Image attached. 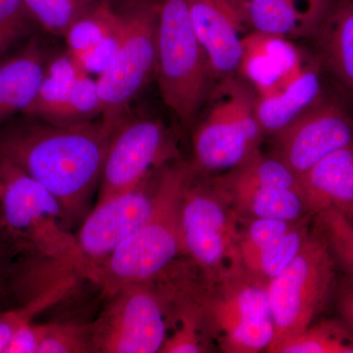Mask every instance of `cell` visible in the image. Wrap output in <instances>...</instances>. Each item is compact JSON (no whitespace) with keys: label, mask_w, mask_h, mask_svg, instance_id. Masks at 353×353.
<instances>
[{"label":"cell","mask_w":353,"mask_h":353,"mask_svg":"<svg viewBox=\"0 0 353 353\" xmlns=\"http://www.w3.org/2000/svg\"><path fill=\"white\" fill-rule=\"evenodd\" d=\"M113 131L101 119L12 125L0 132V160L17 167L52 194L72 228L88 213Z\"/></svg>","instance_id":"1"},{"label":"cell","mask_w":353,"mask_h":353,"mask_svg":"<svg viewBox=\"0 0 353 353\" xmlns=\"http://www.w3.org/2000/svg\"><path fill=\"white\" fill-rule=\"evenodd\" d=\"M196 173L194 164L183 161L160 173L150 217L97 267L94 284L104 296L126 285L158 280L183 253L181 209L183 192Z\"/></svg>","instance_id":"2"},{"label":"cell","mask_w":353,"mask_h":353,"mask_svg":"<svg viewBox=\"0 0 353 353\" xmlns=\"http://www.w3.org/2000/svg\"><path fill=\"white\" fill-rule=\"evenodd\" d=\"M0 225L21 248L73 268L94 283L95 270L72 233L59 202L43 185L0 160Z\"/></svg>","instance_id":"3"},{"label":"cell","mask_w":353,"mask_h":353,"mask_svg":"<svg viewBox=\"0 0 353 353\" xmlns=\"http://www.w3.org/2000/svg\"><path fill=\"white\" fill-rule=\"evenodd\" d=\"M157 63L162 99L181 121L189 123L201 106L211 75L190 21L187 0H157Z\"/></svg>","instance_id":"4"},{"label":"cell","mask_w":353,"mask_h":353,"mask_svg":"<svg viewBox=\"0 0 353 353\" xmlns=\"http://www.w3.org/2000/svg\"><path fill=\"white\" fill-rule=\"evenodd\" d=\"M336 262L316 230L304 241L296 259L269 283V306L274 338L268 352L307 329L321 313L334 281Z\"/></svg>","instance_id":"5"},{"label":"cell","mask_w":353,"mask_h":353,"mask_svg":"<svg viewBox=\"0 0 353 353\" xmlns=\"http://www.w3.org/2000/svg\"><path fill=\"white\" fill-rule=\"evenodd\" d=\"M157 0L139 2L120 13L115 50L95 80L101 119L112 129L157 71Z\"/></svg>","instance_id":"6"},{"label":"cell","mask_w":353,"mask_h":353,"mask_svg":"<svg viewBox=\"0 0 353 353\" xmlns=\"http://www.w3.org/2000/svg\"><path fill=\"white\" fill-rule=\"evenodd\" d=\"M196 174L185 188L181 209L183 253L208 275L230 277L243 271L240 217L214 183H196Z\"/></svg>","instance_id":"7"},{"label":"cell","mask_w":353,"mask_h":353,"mask_svg":"<svg viewBox=\"0 0 353 353\" xmlns=\"http://www.w3.org/2000/svg\"><path fill=\"white\" fill-rule=\"evenodd\" d=\"M166 294L153 281L106 296L105 307L92 322L94 352H160L168 336Z\"/></svg>","instance_id":"8"},{"label":"cell","mask_w":353,"mask_h":353,"mask_svg":"<svg viewBox=\"0 0 353 353\" xmlns=\"http://www.w3.org/2000/svg\"><path fill=\"white\" fill-rule=\"evenodd\" d=\"M263 132L254 97L241 83L230 82L225 97L194 132V166L209 172L232 170L259 150Z\"/></svg>","instance_id":"9"},{"label":"cell","mask_w":353,"mask_h":353,"mask_svg":"<svg viewBox=\"0 0 353 353\" xmlns=\"http://www.w3.org/2000/svg\"><path fill=\"white\" fill-rule=\"evenodd\" d=\"M225 289L204 306L223 350L256 353L268 350L274 338L267 285L245 272L225 278Z\"/></svg>","instance_id":"10"},{"label":"cell","mask_w":353,"mask_h":353,"mask_svg":"<svg viewBox=\"0 0 353 353\" xmlns=\"http://www.w3.org/2000/svg\"><path fill=\"white\" fill-rule=\"evenodd\" d=\"M169 150L170 139L161 122L124 118L111 134L97 203L138 187Z\"/></svg>","instance_id":"11"},{"label":"cell","mask_w":353,"mask_h":353,"mask_svg":"<svg viewBox=\"0 0 353 353\" xmlns=\"http://www.w3.org/2000/svg\"><path fill=\"white\" fill-rule=\"evenodd\" d=\"M152 175L134 189L95 203L83 218L76 238L85 259L94 267L95 275L97 267L150 217L158 181L152 183Z\"/></svg>","instance_id":"12"},{"label":"cell","mask_w":353,"mask_h":353,"mask_svg":"<svg viewBox=\"0 0 353 353\" xmlns=\"http://www.w3.org/2000/svg\"><path fill=\"white\" fill-rule=\"evenodd\" d=\"M275 134L276 157L301 176L327 155L353 143V121L338 104L320 99Z\"/></svg>","instance_id":"13"},{"label":"cell","mask_w":353,"mask_h":353,"mask_svg":"<svg viewBox=\"0 0 353 353\" xmlns=\"http://www.w3.org/2000/svg\"><path fill=\"white\" fill-rule=\"evenodd\" d=\"M68 50L46 69L38 95L25 111L29 117L69 125L101 116L97 82Z\"/></svg>","instance_id":"14"},{"label":"cell","mask_w":353,"mask_h":353,"mask_svg":"<svg viewBox=\"0 0 353 353\" xmlns=\"http://www.w3.org/2000/svg\"><path fill=\"white\" fill-rule=\"evenodd\" d=\"M190 21L211 75L228 79L240 69L248 28L233 0H187Z\"/></svg>","instance_id":"15"},{"label":"cell","mask_w":353,"mask_h":353,"mask_svg":"<svg viewBox=\"0 0 353 353\" xmlns=\"http://www.w3.org/2000/svg\"><path fill=\"white\" fill-rule=\"evenodd\" d=\"M253 32L294 38L317 32L331 0H233Z\"/></svg>","instance_id":"16"},{"label":"cell","mask_w":353,"mask_h":353,"mask_svg":"<svg viewBox=\"0 0 353 353\" xmlns=\"http://www.w3.org/2000/svg\"><path fill=\"white\" fill-rule=\"evenodd\" d=\"M305 62L292 43L281 37L253 32L243 41L240 71L252 82L257 94L284 85Z\"/></svg>","instance_id":"17"},{"label":"cell","mask_w":353,"mask_h":353,"mask_svg":"<svg viewBox=\"0 0 353 353\" xmlns=\"http://www.w3.org/2000/svg\"><path fill=\"white\" fill-rule=\"evenodd\" d=\"M311 216L327 209L353 206V143L327 155L299 176Z\"/></svg>","instance_id":"18"},{"label":"cell","mask_w":353,"mask_h":353,"mask_svg":"<svg viewBox=\"0 0 353 353\" xmlns=\"http://www.w3.org/2000/svg\"><path fill=\"white\" fill-rule=\"evenodd\" d=\"M321 81L313 65L304 64L290 81L269 92L257 94L254 108L263 132L276 134L320 101Z\"/></svg>","instance_id":"19"},{"label":"cell","mask_w":353,"mask_h":353,"mask_svg":"<svg viewBox=\"0 0 353 353\" xmlns=\"http://www.w3.org/2000/svg\"><path fill=\"white\" fill-rule=\"evenodd\" d=\"M120 13L108 1L97 4L70 28L64 37L71 52L87 69L99 75L108 63L117 44Z\"/></svg>","instance_id":"20"},{"label":"cell","mask_w":353,"mask_h":353,"mask_svg":"<svg viewBox=\"0 0 353 353\" xmlns=\"http://www.w3.org/2000/svg\"><path fill=\"white\" fill-rule=\"evenodd\" d=\"M46 69L36 41L15 57L0 61V126L30 108L43 82Z\"/></svg>","instance_id":"21"},{"label":"cell","mask_w":353,"mask_h":353,"mask_svg":"<svg viewBox=\"0 0 353 353\" xmlns=\"http://www.w3.org/2000/svg\"><path fill=\"white\" fill-rule=\"evenodd\" d=\"M214 183L239 217L303 219L308 213L303 192L273 187H224Z\"/></svg>","instance_id":"22"},{"label":"cell","mask_w":353,"mask_h":353,"mask_svg":"<svg viewBox=\"0 0 353 353\" xmlns=\"http://www.w3.org/2000/svg\"><path fill=\"white\" fill-rule=\"evenodd\" d=\"M317 32L330 69L353 94V0L332 6Z\"/></svg>","instance_id":"23"},{"label":"cell","mask_w":353,"mask_h":353,"mask_svg":"<svg viewBox=\"0 0 353 353\" xmlns=\"http://www.w3.org/2000/svg\"><path fill=\"white\" fill-rule=\"evenodd\" d=\"M309 217L297 221L283 236L263 246L259 252L241 260V267L252 280L268 287L269 283L287 268L308 238Z\"/></svg>","instance_id":"24"},{"label":"cell","mask_w":353,"mask_h":353,"mask_svg":"<svg viewBox=\"0 0 353 353\" xmlns=\"http://www.w3.org/2000/svg\"><path fill=\"white\" fill-rule=\"evenodd\" d=\"M277 353H353V334L343 322L322 321L311 324Z\"/></svg>","instance_id":"25"},{"label":"cell","mask_w":353,"mask_h":353,"mask_svg":"<svg viewBox=\"0 0 353 353\" xmlns=\"http://www.w3.org/2000/svg\"><path fill=\"white\" fill-rule=\"evenodd\" d=\"M80 277H71L60 283L31 303L18 307L0 310V353H6L8 343L18 330L28 323L34 321L39 313L59 303L78 285Z\"/></svg>","instance_id":"26"},{"label":"cell","mask_w":353,"mask_h":353,"mask_svg":"<svg viewBox=\"0 0 353 353\" xmlns=\"http://www.w3.org/2000/svg\"><path fill=\"white\" fill-rule=\"evenodd\" d=\"M28 12L46 31L54 36H66L77 21L97 4L92 0H22Z\"/></svg>","instance_id":"27"},{"label":"cell","mask_w":353,"mask_h":353,"mask_svg":"<svg viewBox=\"0 0 353 353\" xmlns=\"http://www.w3.org/2000/svg\"><path fill=\"white\" fill-rule=\"evenodd\" d=\"M316 230L326 241L332 256L353 279V225L340 209L331 208L315 215Z\"/></svg>","instance_id":"28"},{"label":"cell","mask_w":353,"mask_h":353,"mask_svg":"<svg viewBox=\"0 0 353 353\" xmlns=\"http://www.w3.org/2000/svg\"><path fill=\"white\" fill-rule=\"evenodd\" d=\"M11 239L0 225V310L18 307L21 277L31 254Z\"/></svg>","instance_id":"29"},{"label":"cell","mask_w":353,"mask_h":353,"mask_svg":"<svg viewBox=\"0 0 353 353\" xmlns=\"http://www.w3.org/2000/svg\"><path fill=\"white\" fill-rule=\"evenodd\" d=\"M94 352L92 323H46L38 353Z\"/></svg>","instance_id":"30"},{"label":"cell","mask_w":353,"mask_h":353,"mask_svg":"<svg viewBox=\"0 0 353 353\" xmlns=\"http://www.w3.org/2000/svg\"><path fill=\"white\" fill-rule=\"evenodd\" d=\"M246 220L248 223L245 229L241 230V261L254 254L263 246L268 245L279 236L287 233L299 221L269 219V218H253V219Z\"/></svg>","instance_id":"31"},{"label":"cell","mask_w":353,"mask_h":353,"mask_svg":"<svg viewBox=\"0 0 353 353\" xmlns=\"http://www.w3.org/2000/svg\"><path fill=\"white\" fill-rule=\"evenodd\" d=\"M201 309L188 306L180 314L179 325L173 334L167 336L162 353H199L206 352L201 336Z\"/></svg>","instance_id":"32"},{"label":"cell","mask_w":353,"mask_h":353,"mask_svg":"<svg viewBox=\"0 0 353 353\" xmlns=\"http://www.w3.org/2000/svg\"><path fill=\"white\" fill-rule=\"evenodd\" d=\"M30 18L22 0H0V55L29 31Z\"/></svg>","instance_id":"33"},{"label":"cell","mask_w":353,"mask_h":353,"mask_svg":"<svg viewBox=\"0 0 353 353\" xmlns=\"http://www.w3.org/2000/svg\"><path fill=\"white\" fill-rule=\"evenodd\" d=\"M46 323H28L14 334L7 345L6 353H38L43 340Z\"/></svg>","instance_id":"34"},{"label":"cell","mask_w":353,"mask_h":353,"mask_svg":"<svg viewBox=\"0 0 353 353\" xmlns=\"http://www.w3.org/2000/svg\"><path fill=\"white\" fill-rule=\"evenodd\" d=\"M339 312L343 324L353 334V279L348 278L341 284L338 294Z\"/></svg>","instance_id":"35"},{"label":"cell","mask_w":353,"mask_h":353,"mask_svg":"<svg viewBox=\"0 0 353 353\" xmlns=\"http://www.w3.org/2000/svg\"><path fill=\"white\" fill-rule=\"evenodd\" d=\"M343 212L345 213V216H347L348 218V220H350L353 225V206H352V208L345 209V210L343 211Z\"/></svg>","instance_id":"36"},{"label":"cell","mask_w":353,"mask_h":353,"mask_svg":"<svg viewBox=\"0 0 353 353\" xmlns=\"http://www.w3.org/2000/svg\"><path fill=\"white\" fill-rule=\"evenodd\" d=\"M1 190H2V180H1V175H0V194H1Z\"/></svg>","instance_id":"37"}]
</instances>
